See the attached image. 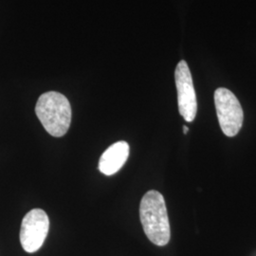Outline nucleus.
I'll return each instance as SVG.
<instances>
[{
    "label": "nucleus",
    "instance_id": "obj_1",
    "mask_svg": "<svg viewBox=\"0 0 256 256\" xmlns=\"http://www.w3.org/2000/svg\"><path fill=\"white\" fill-rule=\"evenodd\" d=\"M140 218L148 239L162 247L171 238L170 223L164 198L158 191L151 190L144 196L140 205Z\"/></svg>",
    "mask_w": 256,
    "mask_h": 256
},
{
    "label": "nucleus",
    "instance_id": "obj_2",
    "mask_svg": "<svg viewBox=\"0 0 256 256\" xmlns=\"http://www.w3.org/2000/svg\"><path fill=\"white\" fill-rule=\"evenodd\" d=\"M36 113L46 132L54 137H63L72 122V106L68 98L56 92L42 94L36 102Z\"/></svg>",
    "mask_w": 256,
    "mask_h": 256
},
{
    "label": "nucleus",
    "instance_id": "obj_3",
    "mask_svg": "<svg viewBox=\"0 0 256 256\" xmlns=\"http://www.w3.org/2000/svg\"><path fill=\"white\" fill-rule=\"evenodd\" d=\"M214 104L220 128L227 137H234L243 126L244 113L236 96L220 88L214 92Z\"/></svg>",
    "mask_w": 256,
    "mask_h": 256
},
{
    "label": "nucleus",
    "instance_id": "obj_4",
    "mask_svg": "<svg viewBox=\"0 0 256 256\" xmlns=\"http://www.w3.org/2000/svg\"><path fill=\"white\" fill-rule=\"evenodd\" d=\"M50 230V220L42 209L30 210L24 216L20 230V242L28 254L37 252L43 246Z\"/></svg>",
    "mask_w": 256,
    "mask_h": 256
},
{
    "label": "nucleus",
    "instance_id": "obj_5",
    "mask_svg": "<svg viewBox=\"0 0 256 256\" xmlns=\"http://www.w3.org/2000/svg\"><path fill=\"white\" fill-rule=\"evenodd\" d=\"M174 81L178 90V111L183 119L188 122H192L196 116L198 102L192 74L186 61L182 60L176 66Z\"/></svg>",
    "mask_w": 256,
    "mask_h": 256
},
{
    "label": "nucleus",
    "instance_id": "obj_6",
    "mask_svg": "<svg viewBox=\"0 0 256 256\" xmlns=\"http://www.w3.org/2000/svg\"><path fill=\"white\" fill-rule=\"evenodd\" d=\"M129 156V146L126 142L120 140L110 146L101 156L99 170L106 176L116 174L124 165Z\"/></svg>",
    "mask_w": 256,
    "mask_h": 256
},
{
    "label": "nucleus",
    "instance_id": "obj_7",
    "mask_svg": "<svg viewBox=\"0 0 256 256\" xmlns=\"http://www.w3.org/2000/svg\"><path fill=\"white\" fill-rule=\"evenodd\" d=\"M188 131H189V128H187L186 126H183V133L186 135L188 133Z\"/></svg>",
    "mask_w": 256,
    "mask_h": 256
}]
</instances>
